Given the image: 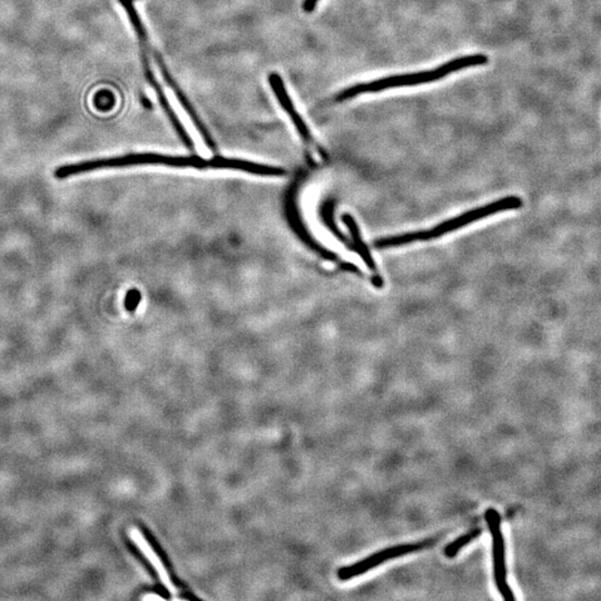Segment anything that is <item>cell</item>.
Returning a JSON list of instances; mask_svg holds the SVG:
<instances>
[{"label": "cell", "mask_w": 601, "mask_h": 601, "mask_svg": "<svg viewBox=\"0 0 601 601\" xmlns=\"http://www.w3.org/2000/svg\"><path fill=\"white\" fill-rule=\"evenodd\" d=\"M521 206L522 201L520 197H505V199L497 201L495 203L482 206V208H478L474 211L467 212L465 214L457 216L455 219L443 222V223L431 230L412 232V233L378 240L376 246L379 249H388L394 248V246H401L412 242H420V241H430L440 238L443 234L450 233L452 231L474 223V222L487 218V216L500 213V212L519 209Z\"/></svg>", "instance_id": "cell-2"}, {"label": "cell", "mask_w": 601, "mask_h": 601, "mask_svg": "<svg viewBox=\"0 0 601 601\" xmlns=\"http://www.w3.org/2000/svg\"><path fill=\"white\" fill-rule=\"evenodd\" d=\"M269 83L271 88H272L275 97L278 98L280 105L282 106L284 112L289 115L290 120L292 121L295 127H297L300 136L302 137V140L304 143H307V144H312L313 137L311 133H310L309 127L307 124H305L303 118L300 117L297 108H295L293 104L292 100H291L287 88L284 86L282 78H281L279 74L272 73L269 77Z\"/></svg>", "instance_id": "cell-8"}, {"label": "cell", "mask_w": 601, "mask_h": 601, "mask_svg": "<svg viewBox=\"0 0 601 601\" xmlns=\"http://www.w3.org/2000/svg\"><path fill=\"white\" fill-rule=\"evenodd\" d=\"M152 154H130L125 156L108 157V159H98L75 163V164H67L58 167L55 171L56 179L65 180L67 177L87 173L104 169H117V167H125L131 165H139L143 163H152Z\"/></svg>", "instance_id": "cell-6"}, {"label": "cell", "mask_w": 601, "mask_h": 601, "mask_svg": "<svg viewBox=\"0 0 601 601\" xmlns=\"http://www.w3.org/2000/svg\"><path fill=\"white\" fill-rule=\"evenodd\" d=\"M120 3L123 8L125 9L128 19H130L132 26L134 28L137 39H139L143 71L145 73L146 81L149 82L153 90H154L163 111H164L167 118H169L172 123V125L175 128L177 134H179L184 144L192 150L194 146L193 141H192L189 133L186 132L183 124H182L180 118L175 114L173 107L171 106L169 100H167L164 90H163L161 84L156 80L154 72H153L150 58L153 49L151 47L149 37H147L144 24L142 23L140 14L135 7L134 0H120Z\"/></svg>", "instance_id": "cell-3"}, {"label": "cell", "mask_w": 601, "mask_h": 601, "mask_svg": "<svg viewBox=\"0 0 601 601\" xmlns=\"http://www.w3.org/2000/svg\"><path fill=\"white\" fill-rule=\"evenodd\" d=\"M344 223L348 225L350 232L354 241V245H356V250L360 256H361L364 262H366L369 269L377 272L376 261L373 260L370 251H369L368 246L364 244L358 229L357 222L353 220L351 215H343Z\"/></svg>", "instance_id": "cell-10"}, {"label": "cell", "mask_w": 601, "mask_h": 601, "mask_svg": "<svg viewBox=\"0 0 601 601\" xmlns=\"http://www.w3.org/2000/svg\"><path fill=\"white\" fill-rule=\"evenodd\" d=\"M492 536V556H494V576L496 587L505 600H515L514 591L507 579L506 545L502 534L501 519L496 509H488L485 514Z\"/></svg>", "instance_id": "cell-4"}, {"label": "cell", "mask_w": 601, "mask_h": 601, "mask_svg": "<svg viewBox=\"0 0 601 601\" xmlns=\"http://www.w3.org/2000/svg\"><path fill=\"white\" fill-rule=\"evenodd\" d=\"M487 63L488 57L481 55V54L459 57L443 64V65L436 68V70L405 74V75L380 78V80L359 84V85L349 87L347 90L339 93L336 102L347 101L350 98L361 95V94L376 93L391 90V88L415 86L420 85V84L439 81L441 78L449 75V74L467 70L469 67L485 65Z\"/></svg>", "instance_id": "cell-1"}, {"label": "cell", "mask_w": 601, "mask_h": 601, "mask_svg": "<svg viewBox=\"0 0 601 601\" xmlns=\"http://www.w3.org/2000/svg\"><path fill=\"white\" fill-rule=\"evenodd\" d=\"M319 3V0H305L303 4V9L307 13H311L314 11L315 7H317V5Z\"/></svg>", "instance_id": "cell-12"}, {"label": "cell", "mask_w": 601, "mask_h": 601, "mask_svg": "<svg viewBox=\"0 0 601 601\" xmlns=\"http://www.w3.org/2000/svg\"><path fill=\"white\" fill-rule=\"evenodd\" d=\"M436 539H429L420 541L415 544H403L390 547V548L378 551L367 558L358 561V563L343 567L338 571L339 578L347 581L352 578L359 577L363 574L368 573L373 568H377L388 560L396 559L398 557L406 556L408 554L416 553V551L423 550L435 543Z\"/></svg>", "instance_id": "cell-5"}, {"label": "cell", "mask_w": 601, "mask_h": 601, "mask_svg": "<svg viewBox=\"0 0 601 601\" xmlns=\"http://www.w3.org/2000/svg\"><path fill=\"white\" fill-rule=\"evenodd\" d=\"M143 600H164V598L162 597V596L157 595V594H149L143 596L142 597Z\"/></svg>", "instance_id": "cell-13"}, {"label": "cell", "mask_w": 601, "mask_h": 601, "mask_svg": "<svg viewBox=\"0 0 601 601\" xmlns=\"http://www.w3.org/2000/svg\"><path fill=\"white\" fill-rule=\"evenodd\" d=\"M153 55H154L155 62L157 66H159L163 80L165 81L167 86H169L172 92L174 93L176 100L179 101L180 105L185 111L186 114L191 118L192 123L196 127L197 132L200 133L202 139L205 142V144L208 145L209 149L212 151L216 150V144L214 139H212L208 127L205 126L202 118L197 114V112L192 104L189 97L186 96V94L182 90L179 84L174 80L173 75H172L169 68H167L166 64L163 61L162 56L159 53L153 51Z\"/></svg>", "instance_id": "cell-7"}, {"label": "cell", "mask_w": 601, "mask_h": 601, "mask_svg": "<svg viewBox=\"0 0 601 601\" xmlns=\"http://www.w3.org/2000/svg\"><path fill=\"white\" fill-rule=\"evenodd\" d=\"M128 535H130L133 543H134L137 546V548L141 550V553L144 555L152 566L154 567V569L156 570L157 575H159L163 585L165 586V588L169 590L171 594H176L177 589L174 584L172 583L169 571L166 570L159 555H157L155 550L152 548L144 535H143L136 527H132Z\"/></svg>", "instance_id": "cell-9"}, {"label": "cell", "mask_w": 601, "mask_h": 601, "mask_svg": "<svg viewBox=\"0 0 601 601\" xmlns=\"http://www.w3.org/2000/svg\"><path fill=\"white\" fill-rule=\"evenodd\" d=\"M481 534L482 529L475 528L468 531L467 534L458 537L456 540H453L452 543L446 547L445 555L448 558H455L462 548H465L467 545H469L471 541H474Z\"/></svg>", "instance_id": "cell-11"}]
</instances>
